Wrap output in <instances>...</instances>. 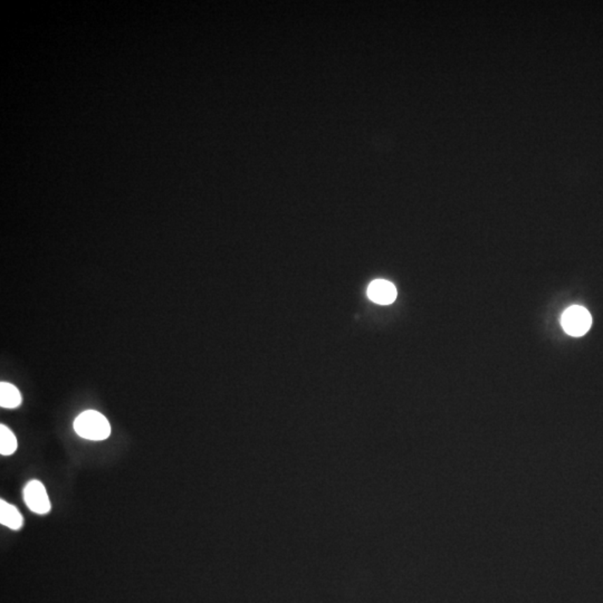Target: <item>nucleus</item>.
Listing matches in <instances>:
<instances>
[{
  "label": "nucleus",
  "mask_w": 603,
  "mask_h": 603,
  "mask_svg": "<svg viewBox=\"0 0 603 603\" xmlns=\"http://www.w3.org/2000/svg\"><path fill=\"white\" fill-rule=\"evenodd\" d=\"M74 429L79 436L88 440H104L111 433L110 422L95 410L82 412L75 419Z\"/></svg>",
  "instance_id": "obj_1"
},
{
  "label": "nucleus",
  "mask_w": 603,
  "mask_h": 603,
  "mask_svg": "<svg viewBox=\"0 0 603 603\" xmlns=\"http://www.w3.org/2000/svg\"><path fill=\"white\" fill-rule=\"evenodd\" d=\"M561 324L571 337H582L589 331L592 324V318L589 311L578 305H573L562 314Z\"/></svg>",
  "instance_id": "obj_2"
},
{
  "label": "nucleus",
  "mask_w": 603,
  "mask_h": 603,
  "mask_svg": "<svg viewBox=\"0 0 603 603\" xmlns=\"http://www.w3.org/2000/svg\"><path fill=\"white\" fill-rule=\"evenodd\" d=\"M26 505L36 514H47L50 510V497L47 495L46 488L39 480H32L26 485L24 491Z\"/></svg>",
  "instance_id": "obj_3"
},
{
  "label": "nucleus",
  "mask_w": 603,
  "mask_h": 603,
  "mask_svg": "<svg viewBox=\"0 0 603 603\" xmlns=\"http://www.w3.org/2000/svg\"><path fill=\"white\" fill-rule=\"evenodd\" d=\"M367 297L378 304H391L397 299V288L388 280H377L369 285Z\"/></svg>",
  "instance_id": "obj_4"
},
{
  "label": "nucleus",
  "mask_w": 603,
  "mask_h": 603,
  "mask_svg": "<svg viewBox=\"0 0 603 603\" xmlns=\"http://www.w3.org/2000/svg\"><path fill=\"white\" fill-rule=\"evenodd\" d=\"M22 516L15 506L0 501V523L11 529H20L22 527Z\"/></svg>",
  "instance_id": "obj_5"
},
{
  "label": "nucleus",
  "mask_w": 603,
  "mask_h": 603,
  "mask_svg": "<svg viewBox=\"0 0 603 603\" xmlns=\"http://www.w3.org/2000/svg\"><path fill=\"white\" fill-rule=\"evenodd\" d=\"M22 403L20 390L7 382L0 384V406L3 408L14 409Z\"/></svg>",
  "instance_id": "obj_6"
},
{
  "label": "nucleus",
  "mask_w": 603,
  "mask_h": 603,
  "mask_svg": "<svg viewBox=\"0 0 603 603\" xmlns=\"http://www.w3.org/2000/svg\"><path fill=\"white\" fill-rule=\"evenodd\" d=\"M17 449V439L13 431L6 426H0V454L9 456Z\"/></svg>",
  "instance_id": "obj_7"
}]
</instances>
